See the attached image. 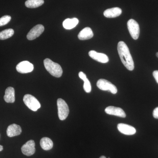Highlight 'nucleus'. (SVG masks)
Returning a JSON list of instances; mask_svg holds the SVG:
<instances>
[{"instance_id":"nucleus-20","label":"nucleus","mask_w":158,"mask_h":158,"mask_svg":"<svg viewBox=\"0 0 158 158\" xmlns=\"http://www.w3.org/2000/svg\"><path fill=\"white\" fill-rule=\"evenodd\" d=\"M14 34V30L12 29H8L0 32V40H4L12 37Z\"/></svg>"},{"instance_id":"nucleus-13","label":"nucleus","mask_w":158,"mask_h":158,"mask_svg":"<svg viewBox=\"0 0 158 158\" xmlns=\"http://www.w3.org/2000/svg\"><path fill=\"white\" fill-rule=\"evenodd\" d=\"M6 132L7 136L10 138L18 136L22 133L21 127L18 125L14 123L8 127Z\"/></svg>"},{"instance_id":"nucleus-23","label":"nucleus","mask_w":158,"mask_h":158,"mask_svg":"<svg viewBox=\"0 0 158 158\" xmlns=\"http://www.w3.org/2000/svg\"><path fill=\"white\" fill-rule=\"evenodd\" d=\"M79 77L81 80H83V81H85L87 78V76H86V74L82 72H80L79 73Z\"/></svg>"},{"instance_id":"nucleus-3","label":"nucleus","mask_w":158,"mask_h":158,"mask_svg":"<svg viewBox=\"0 0 158 158\" xmlns=\"http://www.w3.org/2000/svg\"><path fill=\"white\" fill-rule=\"evenodd\" d=\"M58 116L61 120H64L68 117L69 113V108L66 102L62 98L57 100Z\"/></svg>"},{"instance_id":"nucleus-10","label":"nucleus","mask_w":158,"mask_h":158,"mask_svg":"<svg viewBox=\"0 0 158 158\" xmlns=\"http://www.w3.org/2000/svg\"><path fill=\"white\" fill-rule=\"evenodd\" d=\"M105 111L109 115L118 116L122 118H125L126 117V114L124 111L120 108L110 106L106 108Z\"/></svg>"},{"instance_id":"nucleus-1","label":"nucleus","mask_w":158,"mask_h":158,"mask_svg":"<svg viewBox=\"0 0 158 158\" xmlns=\"http://www.w3.org/2000/svg\"><path fill=\"white\" fill-rule=\"evenodd\" d=\"M118 55L123 64L128 70L132 71L135 69V65L132 57L130 53L129 49L125 43L119 41L117 45Z\"/></svg>"},{"instance_id":"nucleus-2","label":"nucleus","mask_w":158,"mask_h":158,"mask_svg":"<svg viewBox=\"0 0 158 158\" xmlns=\"http://www.w3.org/2000/svg\"><path fill=\"white\" fill-rule=\"evenodd\" d=\"M44 67L46 70L53 76L60 77L62 76L63 70L59 64L53 62L49 59H46L44 61Z\"/></svg>"},{"instance_id":"nucleus-12","label":"nucleus","mask_w":158,"mask_h":158,"mask_svg":"<svg viewBox=\"0 0 158 158\" xmlns=\"http://www.w3.org/2000/svg\"><path fill=\"white\" fill-rule=\"evenodd\" d=\"M88 54L92 59L101 63H107L109 61V58L106 54L97 52L94 50L90 51Z\"/></svg>"},{"instance_id":"nucleus-6","label":"nucleus","mask_w":158,"mask_h":158,"mask_svg":"<svg viewBox=\"0 0 158 158\" xmlns=\"http://www.w3.org/2000/svg\"><path fill=\"white\" fill-rule=\"evenodd\" d=\"M127 28L131 36L134 40H137L140 35V27L135 20L130 19L128 21Z\"/></svg>"},{"instance_id":"nucleus-5","label":"nucleus","mask_w":158,"mask_h":158,"mask_svg":"<svg viewBox=\"0 0 158 158\" xmlns=\"http://www.w3.org/2000/svg\"><path fill=\"white\" fill-rule=\"evenodd\" d=\"M97 86L99 89L104 91H110L113 94H116L117 92V88L111 82L105 79H100L97 83Z\"/></svg>"},{"instance_id":"nucleus-17","label":"nucleus","mask_w":158,"mask_h":158,"mask_svg":"<svg viewBox=\"0 0 158 158\" xmlns=\"http://www.w3.org/2000/svg\"><path fill=\"white\" fill-rule=\"evenodd\" d=\"M79 23V20L76 18L67 19L62 23L63 27L66 30H71L75 27Z\"/></svg>"},{"instance_id":"nucleus-21","label":"nucleus","mask_w":158,"mask_h":158,"mask_svg":"<svg viewBox=\"0 0 158 158\" xmlns=\"http://www.w3.org/2000/svg\"><path fill=\"white\" fill-rule=\"evenodd\" d=\"M11 17L10 15H4L0 18V27L7 24L10 21Z\"/></svg>"},{"instance_id":"nucleus-8","label":"nucleus","mask_w":158,"mask_h":158,"mask_svg":"<svg viewBox=\"0 0 158 158\" xmlns=\"http://www.w3.org/2000/svg\"><path fill=\"white\" fill-rule=\"evenodd\" d=\"M44 27L41 24H38L34 27L27 35V38L30 40L36 39L44 31Z\"/></svg>"},{"instance_id":"nucleus-22","label":"nucleus","mask_w":158,"mask_h":158,"mask_svg":"<svg viewBox=\"0 0 158 158\" xmlns=\"http://www.w3.org/2000/svg\"><path fill=\"white\" fill-rule=\"evenodd\" d=\"M84 81V90L87 93H90L91 90V86L90 81L88 80V78H87Z\"/></svg>"},{"instance_id":"nucleus-7","label":"nucleus","mask_w":158,"mask_h":158,"mask_svg":"<svg viewBox=\"0 0 158 158\" xmlns=\"http://www.w3.org/2000/svg\"><path fill=\"white\" fill-rule=\"evenodd\" d=\"M16 69L21 73H27L33 71L34 66L33 64L29 61H24L19 62L16 65Z\"/></svg>"},{"instance_id":"nucleus-19","label":"nucleus","mask_w":158,"mask_h":158,"mask_svg":"<svg viewBox=\"0 0 158 158\" xmlns=\"http://www.w3.org/2000/svg\"><path fill=\"white\" fill-rule=\"evenodd\" d=\"M44 3V0H27L25 2L26 7L31 9L37 8Z\"/></svg>"},{"instance_id":"nucleus-18","label":"nucleus","mask_w":158,"mask_h":158,"mask_svg":"<svg viewBox=\"0 0 158 158\" xmlns=\"http://www.w3.org/2000/svg\"><path fill=\"white\" fill-rule=\"evenodd\" d=\"M40 145L43 149L48 151L52 148L53 143L50 138L44 137L40 140Z\"/></svg>"},{"instance_id":"nucleus-24","label":"nucleus","mask_w":158,"mask_h":158,"mask_svg":"<svg viewBox=\"0 0 158 158\" xmlns=\"http://www.w3.org/2000/svg\"><path fill=\"white\" fill-rule=\"evenodd\" d=\"M153 116L155 118L158 119V107L155 108L153 110Z\"/></svg>"},{"instance_id":"nucleus-26","label":"nucleus","mask_w":158,"mask_h":158,"mask_svg":"<svg viewBox=\"0 0 158 158\" xmlns=\"http://www.w3.org/2000/svg\"><path fill=\"white\" fill-rule=\"evenodd\" d=\"M3 150V147L2 145H0V152L2 151Z\"/></svg>"},{"instance_id":"nucleus-16","label":"nucleus","mask_w":158,"mask_h":158,"mask_svg":"<svg viewBox=\"0 0 158 158\" xmlns=\"http://www.w3.org/2000/svg\"><path fill=\"white\" fill-rule=\"evenodd\" d=\"M4 100L7 103H14L15 101V90L12 87H8L5 91Z\"/></svg>"},{"instance_id":"nucleus-27","label":"nucleus","mask_w":158,"mask_h":158,"mask_svg":"<svg viewBox=\"0 0 158 158\" xmlns=\"http://www.w3.org/2000/svg\"><path fill=\"white\" fill-rule=\"evenodd\" d=\"M99 158H106V157L105 156H101Z\"/></svg>"},{"instance_id":"nucleus-9","label":"nucleus","mask_w":158,"mask_h":158,"mask_svg":"<svg viewBox=\"0 0 158 158\" xmlns=\"http://www.w3.org/2000/svg\"><path fill=\"white\" fill-rule=\"evenodd\" d=\"M22 152L24 155L27 156H31L35 152V143L34 141L31 140L28 141L22 147Z\"/></svg>"},{"instance_id":"nucleus-15","label":"nucleus","mask_w":158,"mask_h":158,"mask_svg":"<svg viewBox=\"0 0 158 158\" xmlns=\"http://www.w3.org/2000/svg\"><path fill=\"white\" fill-rule=\"evenodd\" d=\"M94 36L93 31L88 27L83 29L78 35V37L80 40H86L92 38Z\"/></svg>"},{"instance_id":"nucleus-28","label":"nucleus","mask_w":158,"mask_h":158,"mask_svg":"<svg viewBox=\"0 0 158 158\" xmlns=\"http://www.w3.org/2000/svg\"><path fill=\"white\" fill-rule=\"evenodd\" d=\"M156 56L158 58V52L156 53Z\"/></svg>"},{"instance_id":"nucleus-11","label":"nucleus","mask_w":158,"mask_h":158,"mask_svg":"<svg viewBox=\"0 0 158 158\" xmlns=\"http://www.w3.org/2000/svg\"><path fill=\"white\" fill-rule=\"evenodd\" d=\"M117 129L122 134L127 135H132L136 132L135 127L125 123H120L117 125Z\"/></svg>"},{"instance_id":"nucleus-4","label":"nucleus","mask_w":158,"mask_h":158,"mask_svg":"<svg viewBox=\"0 0 158 158\" xmlns=\"http://www.w3.org/2000/svg\"><path fill=\"white\" fill-rule=\"evenodd\" d=\"M23 102L28 108L34 112L37 111L41 106L37 99L31 94H26L23 97Z\"/></svg>"},{"instance_id":"nucleus-25","label":"nucleus","mask_w":158,"mask_h":158,"mask_svg":"<svg viewBox=\"0 0 158 158\" xmlns=\"http://www.w3.org/2000/svg\"><path fill=\"white\" fill-rule=\"evenodd\" d=\"M153 76L158 84V70H155L153 72Z\"/></svg>"},{"instance_id":"nucleus-14","label":"nucleus","mask_w":158,"mask_h":158,"mask_svg":"<svg viewBox=\"0 0 158 158\" xmlns=\"http://www.w3.org/2000/svg\"><path fill=\"white\" fill-rule=\"evenodd\" d=\"M122 12V11L120 8L115 7L105 10L104 12V15L106 17L113 18L119 16L121 14Z\"/></svg>"}]
</instances>
